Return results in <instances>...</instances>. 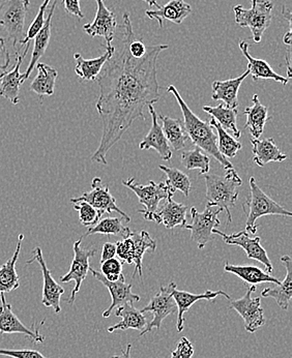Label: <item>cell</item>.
Here are the masks:
<instances>
[{
	"label": "cell",
	"instance_id": "1",
	"mask_svg": "<svg viewBox=\"0 0 292 358\" xmlns=\"http://www.w3.org/2000/svg\"><path fill=\"white\" fill-rule=\"evenodd\" d=\"M130 14L123 16L122 47L114 52L97 76L99 86L97 110L103 124L101 142L92 161L107 165L109 150L137 120H146L144 109L160 101L157 79L158 58L168 45L147 48L142 57H134L129 50L127 24Z\"/></svg>",
	"mask_w": 292,
	"mask_h": 358
},
{
	"label": "cell",
	"instance_id": "2",
	"mask_svg": "<svg viewBox=\"0 0 292 358\" xmlns=\"http://www.w3.org/2000/svg\"><path fill=\"white\" fill-rule=\"evenodd\" d=\"M167 92L172 94L176 99L181 112H183V127L187 131L188 137L193 142L195 146H198L205 154L211 155L218 163L224 167L225 170L232 169V164L226 157H223L218 150L217 135L214 131L213 127L209 124V120L207 122H203L198 116L195 115L193 111L183 100L179 90L174 86H168Z\"/></svg>",
	"mask_w": 292,
	"mask_h": 358
},
{
	"label": "cell",
	"instance_id": "3",
	"mask_svg": "<svg viewBox=\"0 0 292 358\" xmlns=\"http://www.w3.org/2000/svg\"><path fill=\"white\" fill-rule=\"evenodd\" d=\"M205 185H207V199L209 205L218 207L225 211L228 219V223L232 222L231 208L235 205L239 198V189L243 185V179L235 171V168L226 170L225 176L217 174H205Z\"/></svg>",
	"mask_w": 292,
	"mask_h": 358
},
{
	"label": "cell",
	"instance_id": "4",
	"mask_svg": "<svg viewBox=\"0 0 292 358\" xmlns=\"http://www.w3.org/2000/svg\"><path fill=\"white\" fill-rule=\"evenodd\" d=\"M249 183H250V191H249L250 193H249L248 200L243 205V210L246 215V232L255 234L258 229V226L256 225L257 220L265 215L291 217L292 213L267 196L257 185L254 178H251Z\"/></svg>",
	"mask_w": 292,
	"mask_h": 358
},
{
	"label": "cell",
	"instance_id": "5",
	"mask_svg": "<svg viewBox=\"0 0 292 358\" xmlns=\"http://www.w3.org/2000/svg\"><path fill=\"white\" fill-rule=\"evenodd\" d=\"M252 6L246 10L241 4L233 8L235 21L241 27H246L252 32L255 43H260L265 30L272 24L274 3L270 0H251Z\"/></svg>",
	"mask_w": 292,
	"mask_h": 358
},
{
	"label": "cell",
	"instance_id": "6",
	"mask_svg": "<svg viewBox=\"0 0 292 358\" xmlns=\"http://www.w3.org/2000/svg\"><path fill=\"white\" fill-rule=\"evenodd\" d=\"M29 6V0H4L0 4V25L17 52L25 40V20Z\"/></svg>",
	"mask_w": 292,
	"mask_h": 358
},
{
	"label": "cell",
	"instance_id": "7",
	"mask_svg": "<svg viewBox=\"0 0 292 358\" xmlns=\"http://www.w3.org/2000/svg\"><path fill=\"white\" fill-rule=\"evenodd\" d=\"M123 185L133 191L139 199L140 204L146 207L144 210H138V213H142L146 221L153 222V215L159 209L162 200L173 198L174 195V192L171 191L165 181L155 183L153 180H149L148 185H142L136 183L135 178H131L127 180H123Z\"/></svg>",
	"mask_w": 292,
	"mask_h": 358
},
{
	"label": "cell",
	"instance_id": "8",
	"mask_svg": "<svg viewBox=\"0 0 292 358\" xmlns=\"http://www.w3.org/2000/svg\"><path fill=\"white\" fill-rule=\"evenodd\" d=\"M176 287L174 282H171L168 286H161L159 292L151 299L146 307L140 310L141 313H151L153 318L151 322L146 325V329L140 333L139 336L151 333L153 329L159 331L163 321L170 315L177 313L176 303L172 296L173 291L176 289Z\"/></svg>",
	"mask_w": 292,
	"mask_h": 358
},
{
	"label": "cell",
	"instance_id": "9",
	"mask_svg": "<svg viewBox=\"0 0 292 358\" xmlns=\"http://www.w3.org/2000/svg\"><path fill=\"white\" fill-rule=\"evenodd\" d=\"M71 203L77 202H86L92 205L99 213V217L105 213H118L122 215L125 222H131V217L123 213L122 209L116 204V199L110 193L109 185H103L102 178H95L92 181V189L90 192L82 194L79 197L71 198Z\"/></svg>",
	"mask_w": 292,
	"mask_h": 358
},
{
	"label": "cell",
	"instance_id": "10",
	"mask_svg": "<svg viewBox=\"0 0 292 358\" xmlns=\"http://www.w3.org/2000/svg\"><path fill=\"white\" fill-rule=\"evenodd\" d=\"M214 206L207 204L203 213H198L195 207L191 208L192 224L185 225V229L191 232L192 241L198 245L199 249H204L213 237V230L219 227L221 222L218 215L222 213L220 208L214 210Z\"/></svg>",
	"mask_w": 292,
	"mask_h": 358
},
{
	"label": "cell",
	"instance_id": "11",
	"mask_svg": "<svg viewBox=\"0 0 292 358\" xmlns=\"http://www.w3.org/2000/svg\"><path fill=\"white\" fill-rule=\"evenodd\" d=\"M256 291V286L249 287L248 291L242 299L231 301L230 308L239 313L244 322V329L248 333L254 334L265 324V310L261 308L260 297L252 294Z\"/></svg>",
	"mask_w": 292,
	"mask_h": 358
},
{
	"label": "cell",
	"instance_id": "12",
	"mask_svg": "<svg viewBox=\"0 0 292 358\" xmlns=\"http://www.w3.org/2000/svg\"><path fill=\"white\" fill-rule=\"evenodd\" d=\"M81 243L82 237L74 243V259L70 271L64 277L60 278V282H75V287H74L72 293H71L70 299H67L70 305L75 303L76 296H77L78 292L81 288L82 282L88 277V273H90V259L96 255L97 253L96 249H83L81 247Z\"/></svg>",
	"mask_w": 292,
	"mask_h": 358
},
{
	"label": "cell",
	"instance_id": "13",
	"mask_svg": "<svg viewBox=\"0 0 292 358\" xmlns=\"http://www.w3.org/2000/svg\"><path fill=\"white\" fill-rule=\"evenodd\" d=\"M213 234L220 235L227 245H237V247L242 248L246 252V255L249 259L258 261L261 264L265 265V271L270 275L274 271L272 261L268 258L265 248L261 245L260 237H251L246 230L235 233V234L227 235L222 231L214 229Z\"/></svg>",
	"mask_w": 292,
	"mask_h": 358
},
{
	"label": "cell",
	"instance_id": "14",
	"mask_svg": "<svg viewBox=\"0 0 292 358\" xmlns=\"http://www.w3.org/2000/svg\"><path fill=\"white\" fill-rule=\"evenodd\" d=\"M96 18L92 22L84 25L83 30L92 38L102 36L105 38L107 46H111L118 27L116 14L107 8L105 0H96Z\"/></svg>",
	"mask_w": 292,
	"mask_h": 358
},
{
	"label": "cell",
	"instance_id": "15",
	"mask_svg": "<svg viewBox=\"0 0 292 358\" xmlns=\"http://www.w3.org/2000/svg\"><path fill=\"white\" fill-rule=\"evenodd\" d=\"M34 257L28 260L27 263L30 264L32 261H36L40 264L41 269H42L43 279H44L42 303L46 308H53L56 314H60V310H62L60 299L64 293V289L52 277L51 271H49L48 266L45 262L42 249L40 247H36L34 249Z\"/></svg>",
	"mask_w": 292,
	"mask_h": 358
},
{
	"label": "cell",
	"instance_id": "16",
	"mask_svg": "<svg viewBox=\"0 0 292 358\" xmlns=\"http://www.w3.org/2000/svg\"><path fill=\"white\" fill-rule=\"evenodd\" d=\"M90 271L96 278L97 281L102 282L109 290L110 294H111L112 303L107 310H104V318L110 317L114 308L125 305V303H138L141 299L139 295L134 294L132 292V285L125 282V275H123L118 281L110 282L101 273H99L92 267H90Z\"/></svg>",
	"mask_w": 292,
	"mask_h": 358
},
{
	"label": "cell",
	"instance_id": "17",
	"mask_svg": "<svg viewBox=\"0 0 292 358\" xmlns=\"http://www.w3.org/2000/svg\"><path fill=\"white\" fill-rule=\"evenodd\" d=\"M0 301H1V306H0V334H25L30 340L34 341V343H40V344L44 343L45 336L41 334L39 329L34 331L28 329L21 322L20 319L14 314L12 306L6 301V294L0 295Z\"/></svg>",
	"mask_w": 292,
	"mask_h": 358
},
{
	"label": "cell",
	"instance_id": "18",
	"mask_svg": "<svg viewBox=\"0 0 292 358\" xmlns=\"http://www.w3.org/2000/svg\"><path fill=\"white\" fill-rule=\"evenodd\" d=\"M148 107L149 113L151 115V127L148 134L144 140L140 142L139 148L141 150H155L163 161H170L172 157V150L169 143H168L167 138L164 134L162 127L160 126L159 118H158L157 112L153 105L147 106Z\"/></svg>",
	"mask_w": 292,
	"mask_h": 358
},
{
	"label": "cell",
	"instance_id": "19",
	"mask_svg": "<svg viewBox=\"0 0 292 358\" xmlns=\"http://www.w3.org/2000/svg\"><path fill=\"white\" fill-rule=\"evenodd\" d=\"M173 299L177 307V323L176 329L179 333H181L183 329V324H185V313L190 310V308L196 303L197 301H213L216 297L224 296L227 299H230V296L227 294L224 291H205L204 293L201 294H193V293L187 292V291H179L175 289L172 293Z\"/></svg>",
	"mask_w": 292,
	"mask_h": 358
},
{
	"label": "cell",
	"instance_id": "20",
	"mask_svg": "<svg viewBox=\"0 0 292 358\" xmlns=\"http://www.w3.org/2000/svg\"><path fill=\"white\" fill-rule=\"evenodd\" d=\"M191 14V6L185 0H170L165 6H158L157 10H148L146 12V16L149 19L157 20L161 28L163 27L165 20L174 24H181Z\"/></svg>",
	"mask_w": 292,
	"mask_h": 358
},
{
	"label": "cell",
	"instance_id": "21",
	"mask_svg": "<svg viewBox=\"0 0 292 358\" xmlns=\"http://www.w3.org/2000/svg\"><path fill=\"white\" fill-rule=\"evenodd\" d=\"M25 56L16 53V64L10 72H4L0 75V96L10 101L13 105L20 102L19 92L20 87L26 81L25 74H21L20 68Z\"/></svg>",
	"mask_w": 292,
	"mask_h": 358
},
{
	"label": "cell",
	"instance_id": "22",
	"mask_svg": "<svg viewBox=\"0 0 292 358\" xmlns=\"http://www.w3.org/2000/svg\"><path fill=\"white\" fill-rule=\"evenodd\" d=\"M239 47L244 57L248 60L249 64L246 70H248L249 75L252 76L253 81L274 80V81L279 82V83L283 84V85H287L289 80L288 78L277 74L265 60L258 59V58H254L251 55L250 52H249V44L246 41H241Z\"/></svg>",
	"mask_w": 292,
	"mask_h": 358
},
{
	"label": "cell",
	"instance_id": "23",
	"mask_svg": "<svg viewBox=\"0 0 292 358\" xmlns=\"http://www.w3.org/2000/svg\"><path fill=\"white\" fill-rule=\"evenodd\" d=\"M187 205L177 203L172 198H168L164 206L155 211L153 222L163 224L166 229H173L177 226L183 228L187 222Z\"/></svg>",
	"mask_w": 292,
	"mask_h": 358
},
{
	"label": "cell",
	"instance_id": "24",
	"mask_svg": "<svg viewBox=\"0 0 292 358\" xmlns=\"http://www.w3.org/2000/svg\"><path fill=\"white\" fill-rule=\"evenodd\" d=\"M116 47H106V52L99 57L94 59H85L82 57L81 54H74V58L76 60L75 72L79 76L80 79L85 80V81H95L101 73L102 69L105 66L106 62L112 57Z\"/></svg>",
	"mask_w": 292,
	"mask_h": 358
},
{
	"label": "cell",
	"instance_id": "25",
	"mask_svg": "<svg viewBox=\"0 0 292 358\" xmlns=\"http://www.w3.org/2000/svg\"><path fill=\"white\" fill-rule=\"evenodd\" d=\"M281 262L286 268V277L274 288H267L261 292L263 297L274 299L282 310H288L292 299V259L288 255L281 257Z\"/></svg>",
	"mask_w": 292,
	"mask_h": 358
},
{
	"label": "cell",
	"instance_id": "26",
	"mask_svg": "<svg viewBox=\"0 0 292 358\" xmlns=\"http://www.w3.org/2000/svg\"><path fill=\"white\" fill-rule=\"evenodd\" d=\"M249 76L248 70L243 75L233 79L224 80V81H215L211 84L213 88L214 101H222L228 108L239 107V90L243 84L244 80Z\"/></svg>",
	"mask_w": 292,
	"mask_h": 358
},
{
	"label": "cell",
	"instance_id": "27",
	"mask_svg": "<svg viewBox=\"0 0 292 358\" xmlns=\"http://www.w3.org/2000/svg\"><path fill=\"white\" fill-rule=\"evenodd\" d=\"M57 3L58 0H54L51 8H50L48 17L45 20L44 25L41 28L40 31L36 34V36H34V51H32V59H30L27 70H26L25 74V80H27L30 75H32V71L36 68L39 60L44 55L45 52L48 48L50 38H51L52 17H53L54 12H55Z\"/></svg>",
	"mask_w": 292,
	"mask_h": 358
},
{
	"label": "cell",
	"instance_id": "28",
	"mask_svg": "<svg viewBox=\"0 0 292 358\" xmlns=\"http://www.w3.org/2000/svg\"><path fill=\"white\" fill-rule=\"evenodd\" d=\"M252 152L254 155L253 161L259 167H265L270 163H281L287 159V155L283 154L274 143L272 138L267 139H251Z\"/></svg>",
	"mask_w": 292,
	"mask_h": 358
},
{
	"label": "cell",
	"instance_id": "29",
	"mask_svg": "<svg viewBox=\"0 0 292 358\" xmlns=\"http://www.w3.org/2000/svg\"><path fill=\"white\" fill-rule=\"evenodd\" d=\"M25 235H19L18 243L13 256L0 267V295L17 290L20 287V278L16 271V264L20 255Z\"/></svg>",
	"mask_w": 292,
	"mask_h": 358
},
{
	"label": "cell",
	"instance_id": "30",
	"mask_svg": "<svg viewBox=\"0 0 292 358\" xmlns=\"http://www.w3.org/2000/svg\"><path fill=\"white\" fill-rule=\"evenodd\" d=\"M244 115L246 116L244 129H248L254 139H259L265 131V124L268 120V109L261 103L257 94L253 96L252 105L246 108Z\"/></svg>",
	"mask_w": 292,
	"mask_h": 358
},
{
	"label": "cell",
	"instance_id": "31",
	"mask_svg": "<svg viewBox=\"0 0 292 358\" xmlns=\"http://www.w3.org/2000/svg\"><path fill=\"white\" fill-rule=\"evenodd\" d=\"M116 316L122 317L123 320L118 324L110 327L107 329L108 333H113L116 331H127V329H136L142 331L146 329L147 320L144 313L134 307L133 303H125L116 308Z\"/></svg>",
	"mask_w": 292,
	"mask_h": 358
},
{
	"label": "cell",
	"instance_id": "32",
	"mask_svg": "<svg viewBox=\"0 0 292 358\" xmlns=\"http://www.w3.org/2000/svg\"><path fill=\"white\" fill-rule=\"evenodd\" d=\"M224 271L225 273H233L250 286H256L263 282L279 285L281 282L276 278L272 277L267 271L253 265H232L226 261Z\"/></svg>",
	"mask_w": 292,
	"mask_h": 358
},
{
	"label": "cell",
	"instance_id": "33",
	"mask_svg": "<svg viewBox=\"0 0 292 358\" xmlns=\"http://www.w3.org/2000/svg\"><path fill=\"white\" fill-rule=\"evenodd\" d=\"M38 75L34 78V81L30 84V90L39 96H51L54 94L55 90L56 79L58 72L55 69L42 62L36 64Z\"/></svg>",
	"mask_w": 292,
	"mask_h": 358
},
{
	"label": "cell",
	"instance_id": "34",
	"mask_svg": "<svg viewBox=\"0 0 292 358\" xmlns=\"http://www.w3.org/2000/svg\"><path fill=\"white\" fill-rule=\"evenodd\" d=\"M202 110L220 124L224 129H229L233 134L235 139L241 137L242 133L237 128V115H239V110L237 108H228L224 103H219L216 107L211 106H203Z\"/></svg>",
	"mask_w": 292,
	"mask_h": 358
},
{
	"label": "cell",
	"instance_id": "35",
	"mask_svg": "<svg viewBox=\"0 0 292 358\" xmlns=\"http://www.w3.org/2000/svg\"><path fill=\"white\" fill-rule=\"evenodd\" d=\"M158 118L162 120L164 134L167 138L170 148L174 150H181L185 148L186 142L189 139L186 131L183 122L179 118H172L170 116L158 115Z\"/></svg>",
	"mask_w": 292,
	"mask_h": 358
},
{
	"label": "cell",
	"instance_id": "36",
	"mask_svg": "<svg viewBox=\"0 0 292 358\" xmlns=\"http://www.w3.org/2000/svg\"><path fill=\"white\" fill-rule=\"evenodd\" d=\"M130 236L134 241V256L133 263L135 264L132 278H135L137 273H139L140 278H142V263H144V256L146 251L155 252L157 249V243L155 239L151 238V235L146 231L142 230L141 232L136 233L131 231Z\"/></svg>",
	"mask_w": 292,
	"mask_h": 358
},
{
	"label": "cell",
	"instance_id": "37",
	"mask_svg": "<svg viewBox=\"0 0 292 358\" xmlns=\"http://www.w3.org/2000/svg\"><path fill=\"white\" fill-rule=\"evenodd\" d=\"M209 124L217 129V146L220 154L226 159H232L242 150L243 145L233 136L229 135L226 129L222 128L213 117L209 120Z\"/></svg>",
	"mask_w": 292,
	"mask_h": 358
},
{
	"label": "cell",
	"instance_id": "38",
	"mask_svg": "<svg viewBox=\"0 0 292 358\" xmlns=\"http://www.w3.org/2000/svg\"><path fill=\"white\" fill-rule=\"evenodd\" d=\"M130 228L123 225V220L118 217H105L101 219L92 227L88 228V232L82 237L90 236L92 234L104 235H123V237H127L131 232Z\"/></svg>",
	"mask_w": 292,
	"mask_h": 358
},
{
	"label": "cell",
	"instance_id": "39",
	"mask_svg": "<svg viewBox=\"0 0 292 358\" xmlns=\"http://www.w3.org/2000/svg\"><path fill=\"white\" fill-rule=\"evenodd\" d=\"M181 164L188 170L199 169L200 174H207L211 169V159L202 150L195 146L193 150H185L181 154Z\"/></svg>",
	"mask_w": 292,
	"mask_h": 358
},
{
	"label": "cell",
	"instance_id": "40",
	"mask_svg": "<svg viewBox=\"0 0 292 358\" xmlns=\"http://www.w3.org/2000/svg\"><path fill=\"white\" fill-rule=\"evenodd\" d=\"M159 169L162 170L167 176L166 179V185L170 187L171 191H179L185 194V196L189 197L190 192H191L192 182L191 179L187 174L183 173L181 170L176 168H170L167 166L160 165Z\"/></svg>",
	"mask_w": 292,
	"mask_h": 358
},
{
	"label": "cell",
	"instance_id": "41",
	"mask_svg": "<svg viewBox=\"0 0 292 358\" xmlns=\"http://www.w3.org/2000/svg\"><path fill=\"white\" fill-rule=\"evenodd\" d=\"M74 209L79 213V221L84 227H92L101 220L99 213L92 205L86 202H77L74 204Z\"/></svg>",
	"mask_w": 292,
	"mask_h": 358
},
{
	"label": "cell",
	"instance_id": "42",
	"mask_svg": "<svg viewBox=\"0 0 292 358\" xmlns=\"http://www.w3.org/2000/svg\"><path fill=\"white\" fill-rule=\"evenodd\" d=\"M101 273L110 282L118 281L123 277V261L112 258L101 263Z\"/></svg>",
	"mask_w": 292,
	"mask_h": 358
},
{
	"label": "cell",
	"instance_id": "43",
	"mask_svg": "<svg viewBox=\"0 0 292 358\" xmlns=\"http://www.w3.org/2000/svg\"><path fill=\"white\" fill-rule=\"evenodd\" d=\"M50 1L51 0H44L42 6L39 8L38 15H36L34 20L32 21V24L28 27L27 32H26V36L25 42H23V46H26V45L29 44L30 41L34 40V36H36L39 31H40L41 28L44 25L45 20V14H46L47 8H48Z\"/></svg>",
	"mask_w": 292,
	"mask_h": 358
},
{
	"label": "cell",
	"instance_id": "44",
	"mask_svg": "<svg viewBox=\"0 0 292 358\" xmlns=\"http://www.w3.org/2000/svg\"><path fill=\"white\" fill-rule=\"evenodd\" d=\"M130 233L127 237H123L122 241H118L116 243V255L118 256L120 261H123L127 264H133L134 241L130 236Z\"/></svg>",
	"mask_w": 292,
	"mask_h": 358
},
{
	"label": "cell",
	"instance_id": "45",
	"mask_svg": "<svg viewBox=\"0 0 292 358\" xmlns=\"http://www.w3.org/2000/svg\"><path fill=\"white\" fill-rule=\"evenodd\" d=\"M0 355L13 358H47L39 351L32 349H0Z\"/></svg>",
	"mask_w": 292,
	"mask_h": 358
},
{
	"label": "cell",
	"instance_id": "46",
	"mask_svg": "<svg viewBox=\"0 0 292 358\" xmlns=\"http://www.w3.org/2000/svg\"><path fill=\"white\" fill-rule=\"evenodd\" d=\"M194 355V346L189 338H181L179 343H177L176 348L172 351L171 358H192Z\"/></svg>",
	"mask_w": 292,
	"mask_h": 358
},
{
	"label": "cell",
	"instance_id": "47",
	"mask_svg": "<svg viewBox=\"0 0 292 358\" xmlns=\"http://www.w3.org/2000/svg\"><path fill=\"white\" fill-rule=\"evenodd\" d=\"M11 64V56L6 46V40L0 38V75L6 72Z\"/></svg>",
	"mask_w": 292,
	"mask_h": 358
},
{
	"label": "cell",
	"instance_id": "48",
	"mask_svg": "<svg viewBox=\"0 0 292 358\" xmlns=\"http://www.w3.org/2000/svg\"><path fill=\"white\" fill-rule=\"evenodd\" d=\"M64 6L68 14L79 19L84 18V14L82 13L81 6H80V0H64Z\"/></svg>",
	"mask_w": 292,
	"mask_h": 358
},
{
	"label": "cell",
	"instance_id": "49",
	"mask_svg": "<svg viewBox=\"0 0 292 358\" xmlns=\"http://www.w3.org/2000/svg\"><path fill=\"white\" fill-rule=\"evenodd\" d=\"M116 245L112 243H106L103 245V250H102L101 263L104 261L108 260V259L116 258Z\"/></svg>",
	"mask_w": 292,
	"mask_h": 358
},
{
	"label": "cell",
	"instance_id": "50",
	"mask_svg": "<svg viewBox=\"0 0 292 358\" xmlns=\"http://www.w3.org/2000/svg\"><path fill=\"white\" fill-rule=\"evenodd\" d=\"M131 349H132V345L129 344L127 346V350L123 351L120 355H114V357H112L111 358H132L131 357Z\"/></svg>",
	"mask_w": 292,
	"mask_h": 358
},
{
	"label": "cell",
	"instance_id": "51",
	"mask_svg": "<svg viewBox=\"0 0 292 358\" xmlns=\"http://www.w3.org/2000/svg\"><path fill=\"white\" fill-rule=\"evenodd\" d=\"M283 41H284L285 44L287 45V46L291 47V27L289 28L288 32H287L286 34L284 36V38H283Z\"/></svg>",
	"mask_w": 292,
	"mask_h": 358
},
{
	"label": "cell",
	"instance_id": "52",
	"mask_svg": "<svg viewBox=\"0 0 292 358\" xmlns=\"http://www.w3.org/2000/svg\"><path fill=\"white\" fill-rule=\"evenodd\" d=\"M142 1L146 2L148 6H155V8L159 6V4H158L157 0H142Z\"/></svg>",
	"mask_w": 292,
	"mask_h": 358
},
{
	"label": "cell",
	"instance_id": "53",
	"mask_svg": "<svg viewBox=\"0 0 292 358\" xmlns=\"http://www.w3.org/2000/svg\"><path fill=\"white\" fill-rule=\"evenodd\" d=\"M2 74H4V73H2Z\"/></svg>",
	"mask_w": 292,
	"mask_h": 358
}]
</instances>
